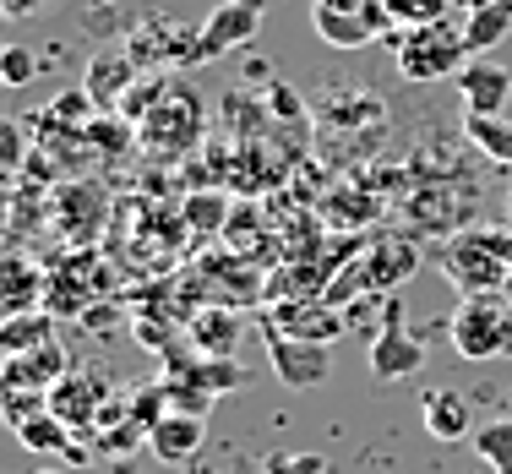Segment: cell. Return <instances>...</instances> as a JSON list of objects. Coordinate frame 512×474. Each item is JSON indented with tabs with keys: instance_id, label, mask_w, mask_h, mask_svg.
Returning <instances> with one entry per match:
<instances>
[{
	"instance_id": "cell-1",
	"label": "cell",
	"mask_w": 512,
	"mask_h": 474,
	"mask_svg": "<svg viewBox=\"0 0 512 474\" xmlns=\"http://www.w3.org/2000/svg\"><path fill=\"white\" fill-rule=\"evenodd\" d=\"M420 267V246L404 235H387L376 246H365L344 273H333V284L322 289L327 306H349V300H371V295H393L404 278H414Z\"/></svg>"
},
{
	"instance_id": "cell-2",
	"label": "cell",
	"mask_w": 512,
	"mask_h": 474,
	"mask_svg": "<svg viewBox=\"0 0 512 474\" xmlns=\"http://www.w3.org/2000/svg\"><path fill=\"white\" fill-rule=\"evenodd\" d=\"M436 262L458 295H502L512 273V229H469L436 251Z\"/></svg>"
},
{
	"instance_id": "cell-3",
	"label": "cell",
	"mask_w": 512,
	"mask_h": 474,
	"mask_svg": "<svg viewBox=\"0 0 512 474\" xmlns=\"http://www.w3.org/2000/svg\"><path fill=\"white\" fill-rule=\"evenodd\" d=\"M453 349L463 360H507L512 355V306L507 295H463L453 311Z\"/></svg>"
},
{
	"instance_id": "cell-4",
	"label": "cell",
	"mask_w": 512,
	"mask_h": 474,
	"mask_svg": "<svg viewBox=\"0 0 512 474\" xmlns=\"http://www.w3.org/2000/svg\"><path fill=\"white\" fill-rule=\"evenodd\" d=\"M463 66H469V44H463V22L453 17L404 28V39H398V71L409 82H442V77H458Z\"/></svg>"
},
{
	"instance_id": "cell-5",
	"label": "cell",
	"mask_w": 512,
	"mask_h": 474,
	"mask_svg": "<svg viewBox=\"0 0 512 474\" xmlns=\"http://www.w3.org/2000/svg\"><path fill=\"white\" fill-rule=\"evenodd\" d=\"M262 333H284L300 344H338L349 333V316L327 306L322 295H278L262 316Z\"/></svg>"
},
{
	"instance_id": "cell-6",
	"label": "cell",
	"mask_w": 512,
	"mask_h": 474,
	"mask_svg": "<svg viewBox=\"0 0 512 474\" xmlns=\"http://www.w3.org/2000/svg\"><path fill=\"white\" fill-rule=\"evenodd\" d=\"M137 126H142V148L148 153H186L202 131V99L191 88H164V99Z\"/></svg>"
},
{
	"instance_id": "cell-7",
	"label": "cell",
	"mask_w": 512,
	"mask_h": 474,
	"mask_svg": "<svg viewBox=\"0 0 512 474\" xmlns=\"http://www.w3.org/2000/svg\"><path fill=\"white\" fill-rule=\"evenodd\" d=\"M365 360H371L376 382H404V376H414V371L425 366V344L404 327V306H398V295L382 300V327H376Z\"/></svg>"
},
{
	"instance_id": "cell-8",
	"label": "cell",
	"mask_w": 512,
	"mask_h": 474,
	"mask_svg": "<svg viewBox=\"0 0 512 474\" xmlns=\"http://www.w3.org/2000/svg\"><path fill=\"white\" fill-rule=\"evenodd\" d=\"M262 28V0H224L218 11H207V22L197 28V39H191V66L197 60H218L229 55L235 44H246L251 33Z\"/></svg>"
},
{
	"instance_id": "cell-9",
	"label": "cell",
	"mask_w": 512,
	"mask_h": 474,
	"mask_svg": "<svg viewBox=\"0 0 512 474\" xmlns=\"http://www.w3.org/2000/svg\"><path fill=\"white\" fill-rule=\"evenodd\" d=\"M267 360H273V376L289 393H311L333 376V344H300V338L267 333Z\"/></svg>"
},
{
	"instance_id": "cell-10",
	"label": "cell",
	"mask_w": 512,
	"mask_h": 474,
	"mask_svg": "<svg viewBox=\"0 0 512 474\" xmlns=\"http://www.w3.org/2000/svg\"><path fill=\"white\" fill-rule=\"evenodd\" d=\"M311 28L322 44H333V50H365V44H376L382 33H393V11L382 6V0H371L365 11H322L311 6Z\"/></svg>"
},
{
	"instance_id": "cell-11",
	"label": "cell",
	"mask_w": 512,
	"mask_h": 474,
	"mask_svg": "<svg viewBox=\"0 0 512 474\" xmlns=\"http://www.w3.org/2000/svg\"><path fill=\"white\" fill-rule=\"evenodd\" d=\"M420 415H425V436H436V442H469L474 436V404L463 387H431L420 398Z\"/></svg>"
},
{
	"instance_id": "cell-12",
	"label": "cell",
	"mask_w": 512,
	"mask_h": 474,
	"mask_svg": "<svg viewBox=\"0 0 512 474\" xmlns=\"http://www.w3.org/2000/svg\"><path fill=\"white\" fill-rule=\"evenodd\" d=\"M60 382H66V349L60 344L6 355V393H55Z\"/></svg>"
},
{
	"instance_id": "cell-13",
	"label": "cell",
	"mask_w": 512,
	"mask_h": 474,
	"mask_svg": "<svg viewBox=\"0 0 512 474\" xmlns=\"http://www.w3.org/2000/svg\"><path fill=\"white\" fill-rule=\"evenodd\" d=\"M458 93H463V109H474V115H502V104L512 93V71L485 60V55H474L458 71Z\"/></svg>"
},
{
	"instance_id": "cell-14",
	"label": "cell",
	"mask_w": 512,
	"mask_h": 474,
	"mask_svg": "<svg viewBox=\"0 0 512 474\" xmlns=\"http://www.w3.org/2000/svg\"><path fill=\"white\" fill-rule=\"evenodd\" d=\"M202 442H207V420L186 415V409H169V415L148 431L153 458H164V464H191V458L202 453Z\"/></svg>"
},
{
	"instance_id": "cell-15",
	"label": "cell",
	"mask_w": 512,
	"mask_h": 474,
	"mask_svg": "<svg viewBox=\"0 0 512 474\" xmlns=\"http://www.w3.org/2000/svg\"><path fill=\"white\" fill-rule=\"evenodd\" d=\"M191 344H197L202 355H213V360H229V355H235V344H240L235 311H229V306H202L197 316H191Z\"/></svg>"
},
{
	"instance_id": "cell-16",
	"label": "cell",
	"mask_w": 512,
	"mask_h": 474,
	"mask_svg": "<svg viewBox=\"0 0 512 474\" xmlns=\"http://www.w3.org/2000/svg\"><path fill=\"white\" fill-rule=\"evenodd\" d=\"M512 33V0H491V6H474L463 17V44H469V60L474 55H491Z\"/></svg>"
},
{
	"instance_id": "cell-17",
	"label": "cell",
	"mask_w": 512,
	"mask_h": 474,
	"mask_svg": "<svg viewBox=\"0 0 512 474\" xmlns=\"http://www.w3.org/2000/svg\"><path fill=\"white\" fill-rule=\"evenodd\" d=\"M17 442L33 447V453H60V458H77V447H71L66 436V420L50 415V409H39V415L17 420Z\"/></svg>"
},
{
	"instance_id": "cell-18",
	"label": "cell",
	"mask_w": 512,
	"mask_h": 474,
	"mask_svg": "<svg viewBox=\"0 0 512 474\" xmlns=\"http://www.w3.org/2000/svg\"><path fill=\"white\" fill-rule=\"evenodd\" d=\"M463 137H469L485 158H496V164H512V120H502V115H474V109H463Z\"/></svg>"
},
{
	"instance_id": "cell-19",
	"label": "cell",
	"mask_w": 512,
	"mask_h": 474,
	"mask_svg": "<svg viewBox=\"0 0 512 474\" xmlns=\"http://www.w3.org/2000/svg\"><path fill=\"white\" fill-rule=\"evenodd\" d=\"M50 415H60L66 425H82L99 415V382H82V376H66V382L50 393Z\"/></svg>"
},
{
	"instance_id": "cell-20",
	"label": "cell",
	"mask_w": 512,
	"mask_h": 474,
	"mask_svg": "<svg viewBox=\"0 0 512 474\" xmlns=\"http://www.w3.org/2000/svg\"><path fill=\"white\" fill-rule=\"evenodd\" d=\"M44 344H55V322L44 311H17L0 327V349L6 355H28V349H44Z\"/></svg>"
},
{
	"instance_id": "cell-21",
	"label": "cell",
	"mask_w": 512,
	"mask_h": 474,
	"mask_svg": "<svg viewBox=\"0 0 512 474\" xmlns=\"http://www.w3.org/2000/svg\"><path fill=\"white\" fill-rule=\"evenodd\" d=\"M474 442V453L491 464V474H512V415H502V420H485L480 431L469 436Z\"/></svg>"
},
{
	"instance_id": "cell-22",
	"label": "cell",
	"mask_w": 512,
	"mask_h": 474,
	"mask_svg": "<svg viewBox=\"0 0 512 474\" xmlns=\"http://www.w3.org/2000/svg\"><path fill=\"white\" fill-rule=\"evenodd\" d=\"M131 55L126 50H104L99 60L88 66V93H99V99H115L120 88H131Z\"/></svg>"
},
{
	"instance_id": "cell-23",
	"label": "cell",
	"mask_w": 512,
	"mask_h": 474,
	"mask_svg": "<svg viewBox=\"0 0 512 474\" xmlns=\"http://www.w3.org/2000/svg\"><path fill=\"white\" fill-rule=\"evenodd\" d=\"M382 6L393 11L398 28H425V22L453 17V0H382Z\"/></svg>"
},
{
	"instance_id": "cell-24",
	"label": "cell",
	"mask_w": 512,
	"mask_h": 474,
	"mask_svg": "<svg viewBox=\"0 0 512 474\" xmlns=\"http://www.w3.org/2000/svg\"><path fill=\"white\" fill-rule=\"evenodd\" d=\"M44 289V278L39 273H28L22 262H11V284H6V311L17 316V311H28L33 306V295Z\"/></svg>"
},
{
	"instance_id": "cell-25",
	"label": "cell",
	"mask_w": 512,
	"mask_h": 474,
	"mask_svg": "<svg viewBox=\"0 0 512 474\" xmlns=\"http://www.w3.org/2000/svg\"><path fill=\"white\" fill-rule=\"evenodd\" d=\"M262 474H327V458L322 453H267Z\"/></svg>"
},
{
	"instance_id": "cell-26",
	"label": "cell",
	"mask_w": 512,
	"mask_h": 474,
	"mask_svg": "<svg viewBox=\"0 0 512 474\" xmlns=\"http://www.w3.org/2000/svg\"><path fill=\"white\" fill-rule=\"evenodd\" d=\"M33 71H39V60H33V50H22V44H11V50L0 55V77H6L11 88H28Z\"/></svg>"
},
{
	"instance_id": "cell-27",
	"label": "cell",
	"mask_w": 512,
	"mask_h": 474,
	"mask_svg": "<svg viewBox=\"0 0 512 474\" xmlns=\"http://www.w3.org/2000/svg\"><path fill=\"white\" fill-rule=\"evenodd\" d=\"M186 218H191V229H218L224 224V197H191Z\"/></svg>"
},
{
	"instance_id": "cell-28",
	"label": "cell",
	"mask_w": 512,
	"mask_h": 474,
	"mask_svg": "<svg viewBox=\"0 0 512 474\" xmlns=\"http://www.w3.org/2000/svg\"><path fill=\"white\" fill-rule=\"evenodd\" d=\"M6 6V17H33V11H44L50 0H0Z\"/></svg>"
},
{
	"instance_id": "cell-29",
	"label": "cell",
	"mask_w": 512,
	"mask_h": 474,
	"mask_svg": "<svg viewBox=\"0 0 512 474\" xmlns=\"http://www.w3.org/2000/svg\"><path fill=\"white\" fill-rule=\"evenodd\" d=\"M311 6H322V11H365L371 0H311Z\"/></svg>"
},
{
	"instance_id": "cell-30",
	"label": "cell",
	"mask_w": 512,
	"mask_h": 474,
	"mask_svg": "<svg viewBox=\"0 0 512 474\" xmlns=\"http://www.w3.org/2000/svg\"><path fill=\"white\" fill-rule=\"evenodd\" d=\"M502 295H507V306H512V273H507V284H502Z\"/></svg>"
},
{
	"instance_id": "cell-31",
	"label": "cell",
	"mask_w": 512,
	"mask_h": 474,
	"mask_svg": "<svg viewBox=\"0 0 512 474\" xmlns=\"http://www.w3.org/2000/svg\"><path fill=\"white\" fill-rule=\"evenodd\" d=\"M463 6H469V11H474V6H491V0H463Z\"/></svg>"
},
{
	"instance_id": "cell-32",
	"label": "cell",
	"mask_w": 512,
	"mask_h": 474,
	"mask_svg": "<svg viewBox=\"0 0 512 474\" xmlns=\"http://www.w3.org/2000/svg\"><path fill=\"white\" fill-rule=\"evenodd\" d=\"M39 474H66V469H39Z\"/></svg>"
}]
</instances>
